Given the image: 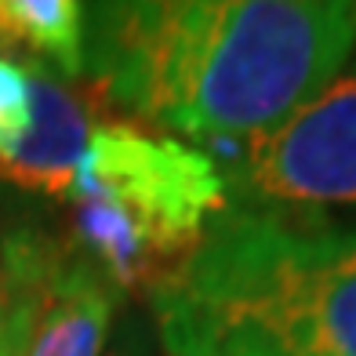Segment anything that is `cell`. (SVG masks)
<instances>
[{"label": "cell", "mask_w": 356, "mask_h": 356, "mask_svg": "<svg viewBox=\"0 0 356 356\" xmlns=\"http://www.w3.org/2000/svg\"><path fill=\"white\" fill-rule=\"evenodd\" d=\"M349 0H160L84 8V73L109 102L186 138L266 135L346 73Z\"/></svg>", "instance_id": "6da1fadb"}, {"label": "cell", "mask_w": 356, "mask_h": 356, "mask_svg": "<svg viewBox=\"0 0 356 356\" xmlns=\"http://www.w3.org/2000/svg\"><path fill=\"white\" fill-rule=\"evenodd\" d=\"M149 302L168 356H356V225L229 204Z\"/></svg>", "instance_id": "7a4b0ae2"}, {"label": "cell", "mask_w": 356, "mask_h": 356, "mask_svg": "<svg viewBox=\"0 0 356 356\" xmlns=\"http://www.w3.org/2000/svg\"><path fill=\"white\" fill-rule=\"evenodd\" d=\"M66 200L70 248L120 295H153L229 207V189L218 160L197 145L138 124H95Z\"/></svg>", "instance_id": "3957f363"}, {"label": "cell", "mask_w": 356, "mask_h": 356, "mask_svg": "<svg viewBox=\"0 0 356 356\" xmlns=\"http://www.w3.org/2000/svg\"><path fill=\"white\" fill-rule=\"evenodd\" d=\"M229 204L309 211L356 207V70L338 73L266 135L225 145Z\"/></svg>", "instance_id": "277c9868"}, {"label": "cell", "mask_w": 356, "mask_h": 356, "mask_svg": "<svg viewBox=\"0 0 356 356\" xmlns=\"http://www.w3.org/2000/svg\"><path fill=\"white\" fill-rule=\"evenodd\" d=\"M29 99L33 117L26 135L0 153V182L66 200L95 124L88 120L84 102L47 66L29 70Z\"/></svg>", "instance_id": "5b68a950"}, {"label": "cell", "mask_w": 356, "mask_h": 356, "mask_svg": "<svg viewBox=\"0 0 356 356\" xmlns=\"http://www.w3.org/2000/svg\"><path fill=\"white\" fill-rule=\"evenodd\" d=\"M120 291L88 258L62 248L22 356H102Z\"/></svg>", "instance_id": "8992f818"}, {"label": "cell", "mask_w": 356, "mask_h": 356, "mask_svg": "<svg viewBox=\"0 0 356 356\" xmlns=\"http://www.w3.org/2000/svg\"><path fill=\"white\" fill-rule=\"evenodd\" d=\"M62 244L19 229L0 244V356H22Z\"/></svg>", "instance_id": "52a82bcc"}, {"label": "cell", "mask_w": 356, "mask_h": 356, "mask_svg": "<svg viewBox=\"0 0 356 356\" xmlns=\"http://www.w3.org/2000/svg\"><path fill=\"white\" fill-rule=\"evenodd\" d=\"M0 47H19L62 76H84V4L0 0Z\"/></svg>", "instance_id": "ba28073f"}, {"label": "cell", "mask_w": 356, "mask_h": 356, "mask_svg": "<svg viewBox=\"0 0 356 356\" xmlns=\"http://www.w3.org/2000/svg\"><path fill=\"white\" fill-rule=\"evenodd\" d=\"M29 117H33L29 70L0 55V153L11 149V145L26 135Z\"/></svg>", "instance_id": "9c48e42d"}, {"label": "cell", "mask_w": 356, "mask_h": 356, "mask_svg": "<svg viewBox=\"0 0 356 356\" xmlns=\"http://www.w3.org/2000/svg\"><path fill=\"white\" fill-rule=\"evenodd\" d=\"M102 356H153V342H149V334H145L142 320L138 316L124 320V327L117 334H109V346H106Z\"/></svg>", "instance_id": "30bf717a"}]
</instances>
